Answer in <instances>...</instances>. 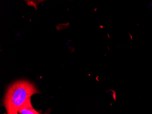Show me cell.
I'll return each instance as SVG.
<instances>
[{
    "instance_id": "1",
    "label": "cell",
    "mask_w": 152,
    "mask_h": 114,
    "mask_svg": "<svg viewBox=\"0 0 152 114\" xmlns=\"http://www.w3.org/2000/svg\"><path fill=\"white\" fill-rule=\"evenodd\" d=\"M38 93L36 86L28 81L20 80L12 84L7 90L3 102L7 114H17L30 102L31 96Z\"/></svg>"
},
{
    "instance_id": "4",
    "label": "cell",
    "mask_w": 152,
    "mask_h": 114,
    "mask_svg": "<svg viewBox=\"0 0 152 114\" xmlns=\"http://www.w3.org/2000/svg\"><path fill=\"white\" fill-rule=\"evenodd\" d=\"M47 114V113H45V114Z\"/></svg>"
},
{
    "instance_id": "3",
    "label": "cell",
    "mask_w": 152,
    "mask_h": 114,
    "mask_svg": "<svg viewBox=\"0 0 152 114\" xmlns=\"http://www.w3.org/2000/svg\"><path fill=\"white\" fill-rule=\"evenodd\" d=\"M148 7H149L150 9H152V1L150 2V3L148 4Z\"/></svg>"
},
{
    "instance_id": "5",
    "label": "cell",
    "mask_w": 152,
    "mask_h": 114,
    "mask_svg": "<svg viewBox=\"0 0 152 114\" xmlns=\"http://www.w3.org/2000/svg\"><path fill=\"white\" fill-rule=\"evenodd\" d=\"M18 114V113H17V114Z\"/></svg>"
},
{
    "instance_id": "2",
    "label": "cell",
    "mask_w": 152,
    "mask_h": 114,
    "mask_svg": "<svg viewBox=\"0 0 152 114\" xmlns=\"http://www.w3.org/2000/svg\"><path fill=\"white\" fill-rule=\"evenodd\" d=\"M21 114H40L32 107L31 102L23 107L19 111Z\"/></svg>"
}]
</instances>
